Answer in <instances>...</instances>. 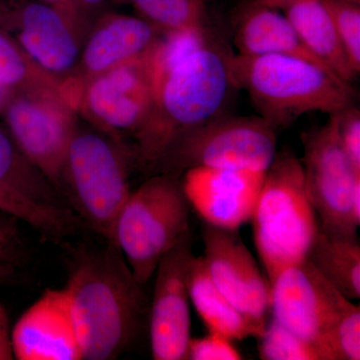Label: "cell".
Wrapping results in <instances>:
<instances>
[{
	"label": "cell",
	"instance_id": "1",
	"mask_svg": "<svg viewBox=\"0 0 360 360\" xmlns=\"http://www.w3.org/2000/svg\"><path fill=\"white\" fill-rule=\"evenodd\" d=\"M103 241L73 251L65 288L84 360L117 359L143 311V286L115 241Z\"/></svg>",
	"mask_w": 360,
	"mask_h": 360
},
{
	"label": "cell",
	"instance_id": "2",
	"mask_svg": "<svg viewBox=\"0 0 360 360\" xmlns=\"http://www.w3.org/2000/svg\"><path fill=\"white\" fill-rule=\"evenodd\" d=\"M232 87L229 56L210 44L165 75L137 130V160L150 169L179 137L221 115Z\"/></svg>",
	"mask_w": 360,
	"mask_h": 360
},
{
	"label": "cell",
	"instance_id": "3",
	"mask_svg": "<svg viewBox=\"0 0 360 360\" xmlns=\"http://www.w3.org/2000/svg\"><path fill=\"white\" fill-rule=\"evenodd\" d=\"M234 87L245 90L260 117L274 129L305 113L341 112L354 105L350 84L319 63L292 56H229Z\"/></svg>",
	"mask_w": 360,
	"mask_h": 360
},
{
	"label": "cell",
	"instance_id": "4",
	"mask_svg": "<svg viewBox=\"0 0 360 360\" xmlns=\"http://www.w3.org/2000/svg\"><path fill=\"white\" fill-rule=\"evenodd\" d=\"M250 220L270 284L283 270L305 260L321 225L307 193L302 160L295 153L277 151Z\"/></svg>",
	"mask_w": 360,
	"mask_h": 360
},
{
	"label": "cell",
	"instance_id": "5",
	"mask_svg": "<svg viewBox=\"0 0 360 360\" xmlns=\"http://www.w3.org/2000/svg\"><path fill=\"white\" fill-rule=\"evenodd\" d=\"M127 165L120 144L96 131L77 130L66 151L59 193L103 240L115 241L116 220L131 193Z\"/></svg>",
	"mask_w": 360,
	"mask_h": 360
},
{
	"label": "cell",
	"instance_id": "6",
	"mask_svg": "<svg viewBox=\"0 0 360 360\" xmlns=\"http://www.w3.org/2000/svg\"><path fill=\"white\" fill-rule=\"evenodd\" d=\"M191 210L179 175L158 174L130 193L116 220L115 241L143 288L191 231Z\"/></svg>",
	"mask_w": 360,
	"mask_h": 360
},
{
	"label": "cell",
	"instance_id": "7",
	"mask_svg": "<svg viewBox=\"0 0 360 360\" xmlns=\"http://www.w3.org/2000/svg\"><path fill=\"white\" fill-rule=\"evenodd\" d=\"M276 144V130L259 115H219L170 144L150 169L179 176L195 167L266 172Z\"/></svg>",
	"mask_w": 360,
	"mask_h": 360
},
{
	"label": "cell",
	"instance_id": "8",
	"mask_svg": "<svg viewBox=\"0 0 360 360\" xmlns=\"http://www.w3.org/2000/svg\"><path fill=\"white\" fill-rule=\"evenodd\" d=\"M302 142L307 193L321 231L331 238L356 239L359 225L354 219L352 196L360 172L341 146L338 113L329 116L326 124L303 134Z\"/></svg>",
	"mask_w": 360,
	"mask_h": 360
},
{
	"label": "cell",
	"instance_id": "9",
	"mask_svg": "<svg viewBox=\"0 0 360 360\" xmlns=\"http://www.w3.org/2000/svg\"><path fill=\"white\" fill-rule=\"evenodd\" d=\"M1 113L18 148L58 189L66 151L77 132L68 101L49 85H34L14 92Z\"/></svg>",
	"mask_w": 360,
	"mask_h": 360
},
{
	"label": "cell",
	"instance_id": "10",
	"mask_svg": "<svg viewBox=\"0 0 360 360\" xmlns=\"http://www.w3.org/2000/svg\"><path fill=\"white\" fill-rule=\"evenodd\" d=\"M352 305L307 259L283 270L271 283L272 319L319 345Z\"/></svg>",
	"mask_w": 360,
	"mask_h": 360
},
{
	"label": "cell",
	"instance_id": "11",
	"mask_svg": "<svg viewBox=\"0 0 360 360\" xmlns=\"http://www.w3.org/2000/svg\"><path fill=\"white\" fill-rule=\"evenodd\" d=\"M193 245V234L189 231L156 269L149 322L153 359L186 360L191 338L188 269L194 257Z\"/></svg>",
	"mask_w": 360,
	"mask_h": 360
},
{
	"label": "cell",
	"instance_id": "12",
	"mask_svg": "<svg viewBox=\"0 0 360 360\" xmlns=\"http://www.w3.org/2000/svg\"><path fill=\"white\" fill-rule=\"evenodd\" d=\"M203 259L213 283L248 319L266 326L271 284L238 231L203 224Z\"/></svg>",
	"mask_w": 360,
	"mask_h": 360
},
{
	"label": "cell",
	"instance_id": "13",
	"mask_svg": "<svg viewBox=\"0 0 360 360\" xmlns=\"http://www.w3.org/2000/svg\"><path fill=\"white\" fill-rule=\"evenodd\" d=\"M155 94L146 53L90 77L82 99L85 110L103 129L137 131L148 120Z\"/></svg>",
	"mask_w": 360,
	"mask_h": 360
},
{
	"label": "cell",
	"instance_id": "14",
	"mask_svg": "<svg viewBox=\"0 0 360 360\" xmlns=\"http://www.w3.org/2000/svg\"><path fill=\"white\" fill-rule=\"evenodd\" d=\"M184 174L181 184L187 200L203 222L238 231L252 217L266 172L195 167Z\"/></svg>",
	"mask_w": 360,
	"mask_h": 360
},
{
	"label": "cell",
	"instance_id": "15",
	"mask_svg": "<svg viewBox=\"0 0 360 360\" xmlns=\"http://www.w3.org/2000/svg\"><path fill=\"white\" fill-rule=\"evenodd\" d=\"M75 25L41 0L13 6L2 27L18 30V44L30 61L46 75H65L80 58Z\"/></svg>",
	"mask_w": 360,
	"mask_h": 360
},
{
	"label": "cell",
	"instance_id": "16",
	"mask_svg": "<svg viewBox=\"0 0 360 360\" xmlns=\"http://www.w3.org/2000/svg\"><path fill=\"white\" fill-rule=\"evenodd\" d=\"M18 360H82L65 288L49 290L23 312L11 329Z\"/></svg>",
	"mask_w": 360,
	"mask_h": 360
},
{
	"label": "cell",
	"instance_id": "17",
	"mask_svg": "<svg viewBox=\"0 0 360 360\" xmlns=\"http://www.w3.org/2000/svg\"><path fill=\"white\" fill-rule=\"evenodd\" d=\"M160 30L136 16L115 14L96 26L80 53L90 77L144 56L150 51Z\"/></svg>",
	"mask_w": 360,
	"mask_h": 360
},
{
	"label": "cell",
	"instance_id": "18",
	"mask_svg": "<svg viewBox=\"0 0 360 360\" xmlns=\"http://www.w3.org/2000/svg\"><path fill=\"white\" fill-rule=\"evenodd\" d=\"M234 44L241 56H297L329 70L304 46L284 14L255 0L238 14L234 25Z\"/></svg>",
	"mask_w": 360,
	"mask_h": 360
},
{
	"label": "cell",
	"instance_id": "19",
	"mask_svg": "<svg viewBox=\"0 0 360 360\" xmlns=\"http://www.w3.org/2000/svg\"><path fill=\"white\" fill-rule=\"evenodd\" d=\"M281 9L304 46L343 82L350 84L352 70L323 0H279Z\"/></svg>",
	"mask_w": 360,
	"mask_h": 360
},
{
	"label": "cell",
	"instance_id": "20",
	"mask_svg": "<svg viewBox=\"0 0 360 360\" xmlns=\"http://www.w3.org/2000/svg\"><path fill=\"white\" fill-rule=\"evenodd\" d=\"M188 290L191 302L210 333L229 340H243L260 338L266 326L248 319L229 302L213 283L205 259L193 257L188 269Z\"/></svg>",
	"mask_w": 360,
	"mask_h": 360
},
{
	"label": "cell",
	"instance_id": "21",
	"mask_svg": "<svg viewBox=\"0 0 360 360\" xmlns=\"http://www.w3.org/2000/svg\"><path fill=\"white\" fill-rule=\"evenodd\" d=\"M0 186L49 210L71 212L51 180L26 158L8 131L0 129Z\"/></svg>",
	"mask_w": 360,
	"mask_h": 360
},
{
	"label": "cell",
	"instance_id": "22",
	"mask_svg": "<svg viewBox=\"0 0 360 360\" xmlns=\"http://www.w3.org/2000/svg\"><path fill=\"white\" fill-rule=\"evenodd\" d=\"M305 259L348 300L360 298V245L319 229Z\"/></svg>",
	"mask_w": 360,
	"mask_h": 360
},
{
	"label": "cell",
	"instance_id": "23",
	"mask_svg": "<svg viewBox=\"0 0 360 360\" xmlns=\"http://www.w3.org/2000/svg\"><path fill=\"white\" fill-rule=\"evenodd\" d=\"M0 210L18 217L23 224L56 245L65 243L66 239L75 236L82 225L72 212L42 207L1 186Z\"/></svg>",
	"mask_w": 360,
	"mask_h": 360
},
{
	"label": "cell",
	"instance_id": "24",
	"mask_svg": "<svg viewBox=\"0 0 360 360\" xmlns=\"http://www.w3.org/2000/svg\"><path fill=\"white\" fill-rule=\"evenodd\" d=\"M212 42L206 25L161 32L155 45L148 52L155 89L168 72Z\"/></svg>",
	"mask_w": 360,
	"mask_h": 360
},
{
	"label": "cell",
	"instance_id": "25",
	"mask_svg": "<svg viewBox=\"0 0 360 360\" xmlns=\"http://www.w3.org/2000/svg\"><path fill=\"white\" fill-rule=\"evenodd\" d=\"M141 18L161 32L191 26L205 25L202 0H127Z\"/></svg>",
	"mask_w": 360,
	"mask_h": 360
},
{
	"label": "cell",
	"instance_id": "26",
	"mask_svg": "<svg viewBox=\"0 0 360 360\" xmlns=\"http://www.w3.org/2000/svg\"><path fill=\"white\" fill-rule=\"evenodd\" d=\"M259 338L258 355L262 360H326L319 343L296 335L274 319Z\"/></svg>",
	"mask_w": 360,
	"mask_h": 360
},
{
	"label": "cell",
	"instance_id": "27",
	"mask_svg": "<svg viewBox=\"0 0 360 360\" xmlns=\"http://www.w3.org/2000/svg\"><path fill=\"white\" fill-rule=\"evenodd\" d=\"M20 224L18 217L0 210V284L11 283L30 264V248Z\"/></svg>",
	"mask_w": 360,
	"mask_h": 360
},
{
	"label": "cell",
	"instance_id": "28",
	"mask_svg": "<svg viewBox=\"0 0 360 360\" xmlns=\"http://www.w3.org/2000/svg\"><path fill=\"white\" fill-rule=\"evenodd\" d=\"M326 360L360 359V309L352 305L322 338Z\"/></svg>",
	"mask_w": 360,
	"mask_h": 360
},
{
	"label": "cell",
	"instance_id": "29",
	"mask_svg": "<svg viewBox=\"0 0 360 360\" xmlns=\"http://www.w3.org/2000/svg\"><path fill=\"white\" fill-rule=\"evenodd\" d=\"M34 66L20 44L0 26V85L14 94L40 84H34Z\"/></svg>",
	"mask_w": 360,
	"mask_h": 360
},
{
	"label": "cell",
	"instance_id": "30",
	"mask_svg": "<svg viewBox=\"0 0 360 360\" xmlns=\"http://www.w3.org/2000/svg\"><path fill=\"white\" fill-rule=\"evenodd\" d=\"M345 56L355 75L360 72V7L348 0H323Z\"/></svg>",
	"mask_w": 360,
	"mask_h": 360
},
{
	"label": "cell",
	"instance_id": "31",
	"mask_svg": "<svg viewBox=\"0 0 360 360\" xmlns=\"http://www.w3.org/2000/svg\"><path fill=\"white\" fill-rule=\"evenodd\" d=\"M243 355L232 340L217 333H210L203 338H191L186 360H240Z\"/></svg>",
	"mask_w": 360,
	"mask_h": 360
},
{
	"label": "cell",
	"instance_id": "32",
	"mask_svg": "<svg viewBox=\"0 0 360 360\" xmlns=\"http://www.w3.org/2000/svg\"><path fill=\"white\" fill-rule=\"evenodd\" d=\"M338 130L343 150L360 172V112L354 105L338 113Z\"/></svg>",
	"mask_w": 360,
	"mask_h": 360
},
{
	"label": "cell",
	"instance_id": "33",
	"mask_svg": "<svg viewBox=\"0 0 360 360\" xmlns=\"http://www.w3.org/2000/svg\"><path fill=\"white\" fill-rule=\"evenodd\" d=\"M0 359H14L11 345V329L6 311L0 303Z\"/></svg>",
	"mask_w": 360,
	"mask_h": 360
},
{
	"label": "cell",
	"instance_id": "34",
	"mask_svg": "<svg viewBox=\"0 0 360 360\" xmlns=\"http://www.w3.org/2000/svg\"><path fill=\"white\" fill-rule=\"evenodd\" d=\"M41 1L58 9V11H60L65 18H68L73 25H77V21L79 20L82 11L78 8L75 0H41Z\"/></svg>",
	"mask_w": 360,
	"mask_h": 360
},
{
	"label": "cell",
	"instance_id": "35",
	"mask_svg": "<svg viewBox=\"0 0 360 360\" xmlns=\"http://www.w3.org/2000/svg\"><path fill=\"white\" fill-rule=\"evenodd\" d=\"M105 0H75V4L80 11L84 9L96 8V7L103 4Z\"/></svg>",
	"mask_w": 360,
	"mask_h": 360
},
{
	"label": "cell",
	"instance_id": "36",
	"mask_svg": "<svg viewBox=\"0 0 360 360\" xmlns=\"http://www.w3.org/2000/svg\"><path fill=\"white\" fill-rule=\"evenodd\" d=\"M13 92L11 90L6 89V87L0 85V112L4 110V106L11 96H13Z\"/></svg>",
	"mask_w": 360,
	"mask_h": 360
},
{
	"label": "cell",
	"instance_id": "37",
	"mask_svg": "<svg viewBox=\"0 0 360 360\" xmlns=\"http://www.w3.org/2000/svg\"><path fill=\"white\" fill-rule=\"evenodd\" d=\"M11 7L13 6L8 4V1H6V0H0V25L4 22V18H6L8 11H11Z\"/></svg>",
	"mask_w": 360,
	"mask_h": 360
},
{
	"label": "cell",
	"instance_id": "38",
	"mask_svg": "<svg viewBox=\"0 0 360 360\" xmlns=\"http://www.w3.org/2000/svg\"><path fill=\"white\" fill-rule=\"evenodd\" d=\"M255 1L258 2V4H264V6L272 7L274 8V6L279 1V0H255Z\"/></svg>",
	"mask_w": 360,
	"mask_h": 360
},
{
	"label": "cell",
	"instance_id": "39",
	"mask_svg": "<svg viewBox=\"0 0 360 360\" xmlns=\"http://www.w3.org/2000/svg\"><path fill=\"white\" fill-rule=\"evenodd\" d=\"M348 1L354 2V4H359L360 0H348Z\"/></svg>",
	"mask_w": 360,
	"mask_h": 360
}]
</instances>
